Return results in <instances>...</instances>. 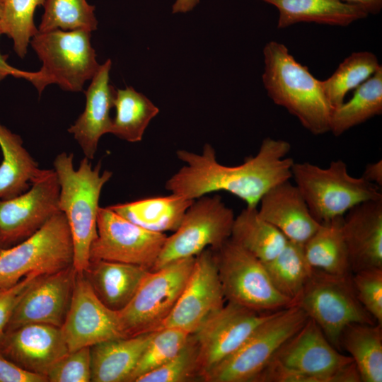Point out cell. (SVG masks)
<instances>
[{"label": "cell", "mask_w": 382, "mask_h": 382, "mask_svg": "<svg viewBox=\"0 0 382 382\" xmlns=\"http://www.w3.org/2000/svg\"><path fill=\"white\" fill-rule=\"evenodd\" d=\"M290 144L267 137L257 153L238 166H224L216 151L206 144L201 154L178 150V158L185 163L166 182L171 193L196 199L217 191H226L257 208L262 197L275 185L291 179L294 160L287 156Z\"/></svg>", "instance_id": "obj_1"}, {"label": "cell", "mask_w": 382, "mask_h": 382, "mask_svg": "<svg viewBox=\"0 0 382 382\" xmlns=\"http://www.w3.org/2000/svg\"><path fill=\"white\" fill-rule=\"evenodd\" d=\"M262 82L270 99L296 117L314 135L330 132L332 108L308 68L298 62L285 45L270 41L263 49Z\"/></svg>", "instance_id": "obj_2"}, {"label": "cell", "mask_w": 382, "mask_h": 382, "mask_svg": "<svg viewBox=\"0 0 382 382\" xmlns=\"http://www.w3.org/2000/svg\"><path fill=\"white\" fill-rule=\"evenodd\" d=\"M73 154L62 152L53 162L59 185V209L68 222L73 247V266L77 272H83L89 263V251L97 237V219L102 189L112 173L101 170V163L93 167L84 157L77 169L74 166Z\"/></svg>", "instance_id": "obj_3"}, {"label": "cell", "mask_w": 382, "mask_h": 382, "mask_svg": "<svg viewBox=\"0 0 382 382\" xmlns=\"http://www.w3.org/2000/svg\"><path fill=\"white\" fill-rule=\"evenodd\" d=\"M291 178L319 223L343 216L364 202L382 199L380 187L361 176H352L341 159L332 161L326 168L309 162H294Z\"/></svg>", "instance_id": "obj_4"}, {"label": "cell", "mask_w": 382, "mask_h": 382, "mask_svg": "<svg viewBox=\"0 0 382 382\" xmlns=\"http://www.w3.org/2000/svg\"><path fill=\"white\" fill-rule=\"evenodd\" d=\"M91 32L83 30L37 32L30 41L42 64L30 71L28 81L39 94L50 84L67 91H81L100 67L91 43Z\"/></svg>", "instance_id": "obj_5"}, {"label": "cell", "mask_w": 382, "mask_h": 382, "mask_svg": "<svg viewBox=\"0 0 382 382\" xmlns=\"http://www.w3.org/2000/svg\"><path fill=\"white\" fill-rule=\"evenodd\" d=\"M352 276V273L337 275L313 269L296 303L339 351L347 326L376 323L359 301Z\"/></svg>", "instance_id": "obj_6"}, {"label": "cell", "mask_w": 382, "mask_h": 382, "mask_svg": "<svg viewBox=\"0 0 382 382\" xmlns=\"http://www.w3.org/2000/svg\"><path fill=\"white\" fill-rule=\"evenodd\" d=\"M74 247L67 220L58 212L37 232L0 251V288L30 274H50L73 265Z\"/></svg>", "instance_id": "obj_7"}, {"label": "cell", "mask_w": 382, "mask_h": 382, "mask_svg": "<svg viewBox=\"0 0 382 382\" xmlns=\"http://www.w3.org/2000/svg\"><path fill=\"white\" fill-rule=\"evenodd\" d=\"M195 259L177 260L147 272L132 300L117 312L126 337L162 328L188 281Z\"/></svg>", "instance_id": "obj_8"}, {"label": "cell", "mask_w": 382, "mask_h": 382, "mask_svg": "<svg viewBox=\"0 0 382 382\" xmlns=\"http://www.w3.org/2000/svg\"><path fill=\"white\" fill-rule=\"evenodd\" d=\"M298 306L276 311L243 345L203 377L205 382H253L277 351L306 322Z\"/></svg>", "instance_id": "obj_9"}, {"label": "cell", "mask_w": 382, "mask_h": 382, "mask_svg": "<svg viewBox=\"0 0 382 382\" xmlns=\"http://www.w3.org/2000/svg\"><path fill=\"white\" fill-rule=\"evenodd\" d=\"M215 254L228 302L266 313L295 305L274 288L262 262L230 238Z\"/></svg>", "instance_id": "obj_10"}, {"label": "cell", "mask_w": 382, "mask_h": 382, "mask_svg": "<svg viewBox=\"0 0 382 382\" xmlns=\"http://www.w3.org/2000/svg\"><path fill=\"white\" fill-rule=\"evenodd\" d=\"M234 219L233 209L218 195L195 199L178 228L167 236L151 270L177 260L195 257L207 248L218 250L231 238Z\"/></svg>", "instance_id": "obj_11"}, {"label": "cell", "mask_w": 382, "mask_h": 382, "mask_svg": "<svg viewBox=\"0 0 382 382\" xmlns=\"http://www.w3.org/2000/svg\"><path fill=\"white\" fill-rule=\"evenodd\" d=\"M272 359L302 374L307 382H361L352 357L340 353L310 318Z\"/></svg>", "instance_id": "obj_12"}, {"label": "cell", "mask_w": 382, "mask_h": 382, "mask_svg": "<svg viewBox=\"0 0 382 382\" xmlns=\"http://www.w3.org/2000/svg\"><path fill=\"white\" fill-rule=\"evenodd\" d=\"M166 238L164 233L150 231L130 222L109 207H100L97 237L90 248L89 260L120 262L151 270Z\"/></svg>", "instance_id": "obj_13"}, {"label": "cell", "mask_w": 382, "mask_h": 382, "mask_svg": "<svg viewBox=\"0 0 382 382\" xmlns=\"http://www.w3.org/2000/svg\"><path fill=\"white\" fill-rule=\"evenodd\" d=\"M59 185L54 169H42L30 188L0 199V246L12 247L37 232L59 209Z\"/></svg>", "instance_id": "obj_14"}, {"label": "cell", "mask_w": 382, "mask_h": 382, "mask_svg": "<svg viewBox=\"0 0 382 382\" xmlns=\"http://www.w3.org/2000/svg\"><path fill=\"white\" fill-rule=\"evenodd\" d=\"M258 312L228 302L192 333L198 347L200 381L212 368L236 352L274 313Z\"/></svg>", "instance_id": "obj_15"}, {"label": "cell", "mask_w": 382, "mask_h": 382, "mask_svg": "<svg viewBox=\"0 0 382 382\" xmlns=\"http://www.w3.org/2000/svg\"><path fill=\"white\" fill-rule=\"evenodd\" d=\"M224 300L215 251L207 248L195 256L188 281L162 328L192 334L224 306Z\"/></svg>", "instance_id": "obj_16"}, {"label": "cell", "mask_w": 382, "mask_h": 382, "mask_svg": "<svg viewBox=\"0 0 382 382\" xmlns=\"http://www.w3.org/2000/svg\"><path fill=\"white\" fill-rule=\"evenodd\" d=\"M61 330L69 352L126 337L117 312L98 299L83 272H76L71 303Z\"/></svg>", "instance_id": "obj_17"}, {"label": "cell", "mask_w": 382, "mask_h": 382, "mask_svg": "<svg viewBox=\"0 0 382 382\" xmlns=\"http://www.w3.org/2000/svg\"><path fill=\"white\" fill-rule=\"evenodd\" d=\"M76 274L71 265L38 276L16 306L6 331L32 323L61 328L71 303Z\"/></svg>", "instance_id": "obj_18"}, {"label": "cell", "mask_w": 382, "mask_h": 382, "mask_svg": "<svg viewBox=\"0 0 382 382\" xmlns=\"http://www.w3.org/2000/svg\"><path fill=\"white\" fill-rule=\"evenodd\" d=\"M69 352L61 328L49 324L24 325L6 331L0 339V354L21 369L45 377Z\"/></svg>", "instance_id": "obj_19"}, {"label": "cell", "mask_w": 382, "mask_h": 382, "mask_svg": "<svg viewBox=\"0 0 382 382\" xmlns=\"http://www.w3.org/2000/svg\"><path fill=\"white\" fill-rule=\"evenodd\" d=\"M342 233L352 273L382 268V199L349 209L343 216Z\"/></svg>", "instance_id": "obj_20"}, {"label": "cell", "mask_w": 382, "mask_h": 382, "mask_svg": "<svg viewBox=\"0 0 382 382\" xmlns=\"http://www.w3.org/2000/svg\"><path fill=\"white\" fill-rule=\"evenodd\" d=\"M112 66L110 59L101 64L85 91L83 112L68 129L87 158L92 160L101 137L110 133L116 89L109 83Z\"/></svg>", "instance_id": "obj_21"}, {"label": "cell", "mask_w": 382, "mask_h": 382, "mask_svg": "<svg viewBox=\"0 0 382 382\" xmlns=\"http://www.w3.org/2000/svg\"><path fill=\"white\" fill-rule=\"evenodd\" d=\"M258 204L259 216L292 243L303 245L320 225L311 215L297 187L290 180L268 190Z\"/></svg>", "instance_id": "obj_22"}, {"label": "cell", "mask_w": 382, "mask_h": 382, "mask_svg": "<svg viewBox=\"0 0 382 382\" xmlns=\"http://www.w3.org/2000/svg\"><path fill=\"white\" fill-rule=\"evenodd\" d=\"M149 270L132 264L89 260L83 272L98 299L118 312L127 306Z\"/></svg>", "instance_id": "obj_23"}, {"label": "cell", "mask_w": 382, "mask_h": 382, "mask_svg": "<svg viewBox=\"0 0 382 382\" xmlns=\"http://www.w3.org/2000/svg\"><path fill=\"white\" fill-rule=\"evenodd\" d=\"M154 332L109 340L91 346V381L128 382Z\"/></svg>", "instance_id": "obj_24"}, {"label": "cell", "mask_w": 382, "mask_h": 382, "mask_svg": "<svg viewBox=\"0 0 382 382\" xmlns=\"http://www.w3.org/2000/svg\"><path fill=\"white\" fill-rule=\"evenodd\" d=\"M260 1L278 10L279 29L303 22L345 27L369 16L360 7L341 0Z\"/></svg>", "instance_id": "obj_25"}, {"label": "cell", "mask_w": 382, "mask_h": 382, "mask_svg": "<svg viewBox=\"0 0 382 382\" xmlns=\"http://www.w3.org/2000/svg\"><path fill=\"white\" fill-rule=\"evenodd\" d=\"M195 199L171 193L167 196L144 198L109 207L130 222L150 231H175Z\"/></svg>", "instance_id": "obj_26"}, {"label": "cell", "mask_w": 382, "mask_h": 382, "mask_svg": "<svg viewBox=\"0 0 382 382\" xmlns=\"http://www.w3.org/2000/svg\"><path fill=\"white\" fill-rule=\"evenodd\" d=\"M0 199L28 190L42 169L23 146L21 137L0 123Z\"/></svg>", "instance_id": "obj_27"}, {"label": "cell", "mask_w": 382, "mask_h": 382, "mask_svg": "<svg viewBox=\"0 0 382 382\" xmlns=\"http://www.w3.org/2000/svg\"><path fill=\"white\" fill-rule=\"evenodd\" d=\"M342 219L340 216L320 223L303 245L306 260L312 268L337 275L352 273L342 233Z\"/></svg>", "instance_id": "obj_28"}, {"label": "cell", "mask_w": 382, "mask_h": 382, "mask_svg": "<svg viewBox=\"0 0 382 382\" xmlns=\"http://www.w3.org/2000/svg\"><path fill=\"white\" fill-rule=\"evenodd\" d=\"M340 347L353 359L361 381H382V325H349L342 333Z\"/></svg>", "instance_id": "obj_29"}, {"label": "cell", "mask_w": 382, "mask_h": 382, "mask_svg": "<svg viewBox=\"0 0 382 382\" xmlns=\"http://www.w3.org/2000/svg\"><path fill=\"white\" fill-rule=\"evenodd\" d=\"M230 239L262 262L277 255L288 242L277 228L259 216L257 208L248 207L235 217Z\"/></svg>", "instance_id": "obj_30"}, {"label": "cell", "mask_w": 382, "mask_h": 382, "mask_svg": "<svg viewBox=\"0 0 382 382\" xmlns=\"http://www.w3.org/2000/svg\"><path fill=\"white\" fill-rule=\"evenodd\" d=\"M382 113V66L357 88L352 97L332 110L330 132L340 136Z\"/></svg>", "instance_id": "obj_31"}, {"label": "cell", "mask_w": 382, "mask_h": 382, "mask_svg": "<svg viewBox=\"0 0 382 382\" xmlns=\"http://www.w3.org/2000/svg\"><path fill=\"white\" fill-rule=\"evenodd\" d=\"M114 108L110 133L129 142L140 141L149 122L159 112L146 96L132 87L116 90Z\"/></svg>", "instance_id": "obj_32"}, {"label": "cell", "mask_w": 382, "mask_h": 382, "mask_svg": "<svg viewBox=\"0 0 382 382\" xmlns=\"http://www.w3.org/2000/svg\"><path fill=\"white\" fill-rule=\"evenodd\" d=\"M262 263L274 288L296 305L313 269L303 245L288 241L277 255Z\"/></svg>", "instance_id": "obj_33"}, {"label": "cell", "mask_w": 382, "mask_h": 382, "mask_svg": "<svg viewBox=\"0 0 382 382\" xmlns=\"http://www.w3.org/2000/svg\"><path fill=\"white\" fill-rule=\"evenodd\" d=\"M381 66L372 52H353L346 57L334 73L321 81L324 94L333 109L340 106L346 95L369 79Z\"/></svg>", "instance_id": "obj_34"}, {"label": "cell", "mask_w": 382, "mask_h": 382, "mask_svg": "<svg viewBox=\"0 0 382 382\" xmlns=\"http://www.w3.org/2000/svg\"><path fill=\"white\" fill-rule=\"evenodd\" d=\"M43 6L45 11L38 32L60 29L91 33L97 29L95 7L86 0H45Z\"/></svg>", "instance_id": "obj_35"}, {"label": "cell", "mask_w": 382, "mask_h": 382, "mask_svg": "<svg viewBox=\"0 0 382 382\" xmlns=\"http://www.w3.org/2000/svg\"><path fill=\"white\" fill-rule=\"evenodd\" d=\"M45 0H5L0 17V33L13 41L16 54L24 58L30 39L38 32L34 23L35 8Z\"/></svg>", "instance_id": "obj_36"}, {"label": "cell", "mask_w": 382, "mask_h": 382, "mask_svg": "<svg viewBox=\"0 0 382 382\" xmlns=\"http://www.w3.org/2000/svg\"><path fill=\"white\" fill-rule=\"evenodd\" d=\"M190 333L178 328L165 327L154 332L144 349L128 382L163 366L173 359L186 343Z\"/></svg>", "instance_id": "obj_37"}, {"label": "cell", "mask_w": 382, "mask_h": 382, "mask_svg": "<svg viewBox=\"0 0 382 382\" xmlns=\"http://www.w3.org/2000/svg\"><path fill=\"white\" fill-rule=\"evenodd\" d=\"M198 347L190 334L180 351L159 368L137 378L134 382H187L200 381L198 371Z\"/></svg>", "instance_id": "obj_38"}, {"label": "cell", "mask_w": 382, "mask_h": 382, "mask_svg": "<svg viewBox=\"0 0 382 382\" xmlns=\"http://www.w3.org/2000/svg\"><path fill=\"white\" fill-rule=\"evenodd\" d=\"M352 277L359 301L376 323L382 325V268L359 270Z\"/></svg>", "instance_id": "obj_39"}, {"label": "cell", "mask_w": 382, "mask_h": 382, "mask_svg": "<svg viewBox=\"0 0 382 382\" xmlns=\"http://www.w3.org/2000/svg\"><path fill=\"white\" fill-rule=\"evenodd\" d=\"M46 378L49 382H90L91 347L69 352L53 364Z\"/></svg>", "instance_id": "obj_40"}, {"label": "cell", "mask_w": 382, "mask_h": 382, "mask_svg": "<svg viewBox=\"0 0 382 382\" xmlns=\"http://www.w3.org/2000/svg\"><path fill=\"white\" fill-rule=\"evenodd\" d=\"M38 276L30 274L11 286L0 288V339L18 302Z\"/></svg>", "instance_id": "obj_41"}, {"label": "cell", "mask_w": 382, "mask_h": 382, "mask_svg": "<svg viewBox=\"0 0 382 382\" xmlns=\"http://www.w3.org/2000/svg\"><path fill=\"white\" fill-rule=\"evenodd\" d=\"M0 382H47L46 377L26 371L0 354Z\"/></svg>", "instance_id": "obj_42"}, {"label": "cell", "mask_w": 382, "mask_h": 382, "mask_svg": "<svg viewBox=\"0 0 382 382\" xmlns=\"http://www.w3.org/2000/svg\"><path fill=\"white\" fill-rule=\"evenodd\" d=\"M4 1L5 0H0V17L3 11ZM6 58L7 56L1 54L0 52V83L8 76L27 80L29 71L20 70L13 67L7 63Z\"/></svg>", "instance_id": "obj_43"}, {"label": "cell", "mask_w": 382, "mask_h": 382, "mask_svg": "<svg viewBox=\"0 0 382 382\" xmlns=\"http://www.w3.org/2000/svg\"><path fill=\"white\" fill-rule=\"evenodd\" d=\"M368 182L381 187L382 186V161L368 163L362 176Z\"/></svg>", "instance_id": "obj_44"}, {"label": "cell", "mask_w": 382, "mask_h": 382, "mask_svg": "<svg viewBox=\"0 0 382 382\" xmlns=\"http://www.w3.org/2000/svg\"><path fill=\"white\" fill-rule=\"evenodd\" d=\"M342 1L357 6L368 15L378 14L382 9V0H341Z\"/></svg>", "instance_id": "obj_45"}, {"label": "cell", "mask_w": 382, "mask_h": 382, "mask_svg": "<svg viewBox=\"0 0 382 382\" xmlns=\"http://www.w3.org/2000/svg\"><path fill=\"white\" fill-rule=\"evenodd\" d=\"M199 0H176L173 6V13H185L192 10Z\"/></svg>", "instance_id": "obj_46"}, {"label": "cell", "mask_w": 382, "mask_h": 382, "mask_svg": "<svg viewBox=\"0 0 382 382\" xmlns=\"http://www.w3.org/2000/svg\"><path fill=\"white\" fill-rule=\"evenodd\" d=\"M1 246H0V251H1Z\"/></svg>", "instance_id": "obj_47"}]
</instances>
